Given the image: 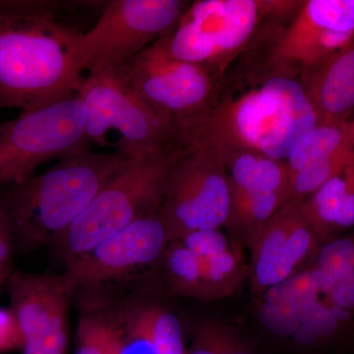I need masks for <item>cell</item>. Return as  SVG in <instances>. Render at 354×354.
Here are the masks:
<instances>
[{"instance_id":"8992f818","label":"cell","mask_w":354,"mask_h":354,"mask_svg":"<svg viewBox=\"0 0 354 354\" xmlns=\"http://www.w3.org/2000/svg\"><path fill=\"white\" fill-rule=\"evenodd\" d=\"M354 37V0H304L274 18L243 53L299 79Z\"/></svg>"},{"instance_id":"7a4b0ae2","label":"cell","mask_w":354,"mask_h":354,"mask_svg":"<svg viewBox=\"0 0 354 354\" xmlns=\"http://www.w3.org/2000/svg\"><path fill=\"white\" fill-rule=\"evenodd\" d=\"M59 6L0 1V111L44 108L82 86L84 32L57 19Z\"/></svg>"},{"instance_id":"8fae6325","label":"cell","mask_w":354,"mask_h":354,"mask_svg":"<svg viewBox=\"0 0 354 354\" xmlns=\"http://www.w3.org/2000/svg\"><path fill=\"white\" fill-rule=\"evenodd\" d=\"M189 2L183 0H114L92 29L84 32L87 74L118 69L155 44L176 24Z\"/></svg>"},{"instance_id":"277c9868","label":"cell","mask_w":354,"mask_h":354,"mask_svg":"<svg viewBox=\"0 0 354 354\" xmlns=\"http://www.w3.org/2000/svg\"><path fill=\"white\" fill-rule=\"evenodd\" d=\"M297 1L198 0L158 41L171 57L206 70L216 86L265 26Z\"/></svg>"},{"instance_id":"5bb4252c","label":"cell","mask_w":354,"mask_h":354,"mask_svg":"<svg viewBox=\"0 0 354 354\" xmlns=\"http://www.w3.org/2000/svg\"><path fill=\"white\" fill-rule=\"evenodd\" d=\"M241 244L232 245L220 230L193 232L167 246L169 295L216 299L232 295L245 274Z\"/></svg>"},{"instance_id":"9a60e30c","label":"cell","mask_w":354,"mask_h":354,"mask_svg":"<svg viewBox=\"0 0 354 354\" xmlns=\"http://www.w3.org/2000/svg\"><path fill=\"white\" fill-rule=\"evenodd\" d=\"M223 158L230 185L225 227L237 243L250 246L268 221L290 201V171L283 160L237 152Z\"/></svg>"},{"instance_id":"7c38bea8","label":"cell","mask_w":354,"mask_h":354,"mask_svg":"<svg viewBox=\"0 0 354 354\" xmlns=\"http://www.w3.org/2000/svg\"><path fill=\"white\" fill-rule=\"evenodd\" d=\"M109 354H186L178 318L134 288L79 305Z\"/></svg>"},{"instance_id":"6da1fadb","label":"cell","mask_w":354,"mask_h":354,"mask_svg":"<svg viewBox=\"0 0 354 354\" xmlns=\"http://www.w3.org/2000/svg\"><path fill=\"white\" fill-rule=\"evenodd\" d=\"M318 124L299 80L242 55L216 84L207 111L178 128L176 140L223 158L255 153L286 162L298 141Z\"/></svg>"},{"instance_id":"3957f363","label":"cell","mask_w":354,"mask_h":354,"mask_svg":"<svg viewBox=\"0 0 354 354\" xmlns=\"http://www.w3.org/2000/svg\"><path fill=\"white\" fill-rule=\"evenodd\" d=\"M131 158L118 152L74 153L22 183L0 186V206L12 228L16 250L53 244Z\"/></svg>"},{"instance_id":"7402d4cb","label":"cell","mask_w":354,"mask_h":354,"mask_svg":"<svg viewBox=\"0 0 354 354\" xmlns=\"http://www.w3.org/2000/svg\"><path fill=\"white\" fill-rule=\"evenodd\" d=\"M325 295L333 309L342 312L354 309V251L346 274Z\"/></svg>"},{"instance_id":"ac0fdd59","label":"cell","mask_w":354,"mask_h":354,"mask_svg":"<svg viewBox=\"0 0 354 354\" xmlns=\"http://www.w3.org/2000/svg\"><path fill=\"white\" fill-rule=\"evenodd\" d=\"M300 84L322 121L348 120L354 111V37L346 46L305 71Z\"/></svg>"},{"instance_id":"603a6c76","label":"cell","mask_w":354,"mask_h":354,"mask_svg":"<svg viewBox=\"0 0 354 354\" xmlns=\"http://www.w3.org/2000/svg\"><path fill=\"white\" fill-rule=\"evenodd\" d=\"M19 324L10 308H0V353L22 348Z\"/></svg>"},{"instance_id":"52a82bcc","label":"cell","mask_w":354,"mask_h":354,"mask_svg":"<svg viewBox=\"0 0 354 354\" xmlns=\"http://www.w3.org/2000/svg\"><path fill=\"white\" fill-rule=\"evenodd\" d=\"M87 109L91 145L113 149L134 160L176 142V127L111 72L90 73L79 88Z\"/></svg>"},{"instance_id":"9c48e42d","label":"cell","mask_w":354,"mask_h":354,"mask_svg":"<svg viewBox=\"0 0 354 354\" xmlns=\"http://www.w3.org/2000/svg\"><path fill=\"white\" fill-rule=\"evenodd\" d=\"M158 215L146 216L65 261L62 274L79 304L134 288L137 272L162 260L169 246Z\"/></svg>"},{"instance_id":"484cf974","label":"cell","mask_w":354,"mask_h":354,"mask_svg":"<svg viewBox=\"0 0 354 354\" xmlns=\"http://www.w3.org/2000/svg\"><path fill=\"white\" fill-rule=\"evenodd\" d=\"M351 121V129H353V144H354V120Z\"/></svg>"},{"instance_id":"ba28073f","label":"cell","mask_w":354,"mask_h":354,"mask_svg":"<svg viewBox=\"0 0 354 354\" xmlns=\"http://www.w3.org/2000/svg\"><path fill=\"white\" fill-rule=\"evenodd\" d=\"M91 150L78 95L0 124V186L22 183L41 165Z\"/></svg>"},{"instance_id":"4fadbf2b","label":"cell","mask_w":354,"mask_h":354,"mask_svg":"<svg viewBox=\"0 0 354 354\" xmlns=\"http://www.w3.org/2000/svg\"><path fill=\"white\" fill-rule=\"evenodd\" d=\"M111 72L169 118L176 131L199 118L215 93L206 70L171 57L158 41Z\"/></svg>"},{"instance_id":"cb8c5ba5","label":"cell","mask_w":354,"mask_h":354,"mask_svg":"<svg viewBox=\"0 0 354 354\" xmlns=\"http://www.w3.org/2000/svg\"><path fill=\"white\" fill-rule=\"evenodd\" d=\"M15 250L12 228L0 206V268L6 270Z\"/></svg>"},{"instance_id":"ffe728a7","label":"cell","mask_w":354,"mask_h":354,"mask_svg":"<svg viewBox=\"0 0 354 354\" xmlns=\"http://www.w3.org/2000/svg\"><path fill=\"white\" fill-rule=\"evenodd\" d=\"M319 242L354 227V160L320 189L301 201Z\"/></svg>"},{"instance_id":"e0dca14e","label":"cell","mask_w":354,"mask_h":354,"mask_svg":"<svg viewBox=\"0 0 354 354\" xmlns=\"http://www.w3.org/2000/svg\"><path fill=\"white\" fill-rule=\"evenodd\" d=\"M318 243L301 201L286 203L249 246L254 290H270L295 276L315 253Z\"/></svg>"},{"instance_id":"d6986e66","label":"cell","mask_w":354,"mask_h":354,"mask_svg":"<svg viewBox=\"0 0 354 354\" xmlns=\"http://www.w3.org/2000/svg\"><path fill=\"white\" fill-rule=\"evenodd\" d=\"M354 160L351 120L319 122L292 149L286 165L290 176L305 169L339 171Z\"/></svg>"},{"instance_id":"2e32d148","label":"cell","mask_w":354,"mask_h":354,"mask_svg":"<svg viewBox=\"0 0 354 354\" xmlns=\"http://www.w3.org/2000/svg\"><path fill=\"white\" fill-rule=\"evenodd\" d=\"M23 354H66L72 295L62 274L16 272L7 279Z\"/></svg>"},{"instance_id":"30bf717a","label":"cell","mask_w":354,"mask_h":354,"mask_svg":"<svg viewBox=\"0 0 354 354\" xmlns=\"http://www.w3.org/2000/svg\"><path fill=\"white\" fill-rule=\"evenodd\" d=\"M230 209V177L223 158L205 149L184 147L158 213L169 243L193 232L220 230Z\"/></svg>"},{"instance_id":"d4e9b609","label":"cell","mask_w":354,"mask_h":354,"mask_svg":"<svg viewBox=\"0 0 354 354\" xmlns=\"http://www.w3.org/2000/svg\"><path fill=\"white\" fill-rule=\"evenodd\" d=\"M4 272H6V270H3L2 269V268H0V283H1L2 279H3Z\"/></svg>"},{"instance_id":"5b68a950","label":"cell","mask_w":354,"mask_h":354,"mask_svg":"<svg viewBox=\"0 0 354 354\" xmlns=\"http://www.w3.org/2000/svg\"><path fill=\"white\" fill-rule=\"evenodd\" d=\"M183 152L184 147L176 141L123 165L53 242L64 262L87 252L135 221L158 215L167 179Z\"/></svg>"},{"instance_id":"44dd1931","label":"cell","mask_w":354,"mask_h":354,"mask_svg":"<svg viewBox=\"0 0 354 354\" xmlns=\"http://www.w3.org/2000/svg\"><path fill=\"white\" fill-rule=\"evenodd\" d=\"M186 354H252L243 342L218 324H202Z\"/></svg>"}]
</instances>
